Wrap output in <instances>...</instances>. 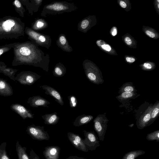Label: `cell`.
Segmentation results:
<instances>
[{
	"mask_svg": "<svg viewBox=\"0 0 159 159\" xmlns=\"http://www.w3.org/2000/svg\"><path fill=\"white\" fill-rule=\"evenodd\" d=\"M44 120V123L48 125H54L58 122L60 117L56 112L47 114L41 116Z\"/></svg>",
	"mask_w": 159,
	"mask_h": 159,
	"instance_id": "17",
	"label": "cell"
},
{
	"mask_svg": "<svg viewBox=\"0 0 159 159\" xmlns=\"http://www.w3.org/2000/svg\"><path fill=\"white\" fill-rule=\"evenodd\" d=\"M13 94V90L11 86L5 80L0 79V95L6 97Z\"/></svg>",
	"mask_w": 159,
	"mask_h": 159,
	"instance_id": "16",
	"label": "cell"
},
{
	"mask_svg": "<svg viewBox=\"0 0 159 159\" xmlns=\"http://www.w3.org/2000/svg\"><path fill=\"white\" fill-rule=\"evenodd\" d=\"M67 159H87L79 157L77 156H71L70 157Z\"/></svg>",
	"mask_w": 159,
	"mask_h": 159,
	"instance_id": "39",
	"label": "cell"
},
{
	"mask_svg": "<svg viewBox=\"0 0 159 159\" xmlns=\"http://www.w3.org/2000/svg\"><path fill=\"white\" fill-rule=\"evenodd\" d=\"M120 6L123 8H125L126 7V4L123 1H121L120 2Z\"/></svg>",
	"mask_w": 159,
	"mask_h": 159,
	"instance_id": "38",
	"label": "cell"
},
{
	"mask_svg": "<svg viewBox=\"0 0 159 159\" xmlns=\"http://www.w3.org/2000/svg\"><path fill=\"white\" fill-rule=\"evenodd\" d=\"M153 107L152 105L148 107L137 122V125L139 129H142L151 124V115Z\"/></svg>",
	"mask_w": 159,
	"mask_h": 159,
	"instance_id": "11",
	"label": "cell"
},
{
	"mask_svg": "<svg viewBox=\"0 0 159 159\" xmlns=\"http://www.w3.org/2000/svg\"><path fill=\"white\" fill-rule=\"evenodd\" d=\"M144 70H152V65L148 63H144L143 65Z\"/></svg>",
	"mask_w": 159,
	"mask_h": 159,
	"instance_id": "33",
	"label": "cell"
},
{
	"mask_svg": "<svg viewBox=\"0 0 159 159\" xmlns=\"http://www.w3.org/2000/svg\"><path fill=\"white\" fill-rule=\"evenodd\" d=\"M26 131L32 138L39 140H48L49 136L44 129V126H36L32 124L28 126Z\"/></svg>",
	"mask_w": 159,
	"mask_h": 159,
	"instance_id": "8",
	"label": "cell"
},
{
	"mask_svg": "<svg viewBox=\"0 0 159 159\" xmlns=\"http://www.w3.org/2000/svg\"><path fill=\"white\" fill-rule=\"evenodd\" d=\"M14 43L0 47V56L12 48Z\"/></svg>",
	"mask_w": 159,
	"mask_h": 159,
	"instance_id": "31",
	"label": "cell"
},
{
	"mask_svg": "<svg viewBox=\"0 0 159 159\" xmlns=\"http://www.w3.org/2000/svg\"><path fill=\"white\" fill-rule=\"evenodd\" d=\"M33 42L15 43L13 48L14 57L13 66L29 65L40 67L47 72L48 71L49 55L44 53Z\"/></svg>",
	"mask_w": 159,
	"mask_h": 159,
	"instance_id": "1",
	"label": "cell"
},
{
	"mask_svg": "<svg viewBox=\"0 0 159 159\" xmlns=\"http://www.w3.org/2000/svg\"><path fill=\"white\" fill-rule=\"evenodd\" d=\"M135 87L133 85L132 83L127 82L123 84L119 89V93L124 92H134L135 93Z\"/></svg>",
	"mask_w": 159,
	"mask_h": 159,
	"instance_id": "22",
	"label": "cell"
},
{
	"mask_svg": "<svg viewBox=\"0 0 159 159\" xmlns=\"http://www.w3.org/2000/svg\"><path fill=\"white\" fill-rule=\"evenodd\" d=\"M6 145V142L2 143L0 145V159H11L7 153Z\"/></svg>",
	"mask_w": 159,
	"mask_h": 159,
	"instance_id": "27",
	"label": "cell"
},
{
	"mask_svg": "<svg viewBox=\"0 0 159 159\" xmlns=\"http://www.w3.org/2000/svg\"><path fill=\"white\" fill-rule=\"evenodd\" d=\"M157 1L158 2H159V0H157Z\"/></svg>",
	"mask_w": 159,
	"mask_h": 159,
	"instance_id": "43",
	"label": "cell"
},
{
	"mask_svg": "<svg viewBox=\"0 0 159 159\" xmlns=\"http://www.w3.org/2000/svg\"><path fill=\"white\" fill-rule=\"evenodd\" d=\"M145 152L142 150L132 151L125 154L122 159H136L139 156L144 154Z\"/></svg>",
	"mask_w": 159,
	"mask_h": 159,
	"instance_id": "21",
	"label": "cell"
},
{
	"mask_svg": "<svg viewBox=\"0 0 159 159\" xmlns=\"http://www.w3.org/2000/svg\"><path fill=\"white\" fill-rule=\"evenodd\" d=\"M16 148L18 159H30L29 157L26 152V148L22 147L18 141L16 142Z\"/></svg>",
	"mask_w": 159,
	"mask_h": 159,
	"instance_id": "19",
	"label": "cell"
},
{
	"mask_svg": "<svg viewBox=\"0 0 159 159\" xmlns=\"http://www.w3.org/2000/svg\"><path fill=\"white\" fill-rule=\"evenodd\" d=\"M111 34L113 36H115L117 34V30L115 28H114Z\"/></svg>",
	"mask_w": 159,
	"mask_h": 159,
	"instance_id": "40",
	"label": "cell"
},
{
	"mask_svg": "<svg viewBox=\"0 0 159 159\" xmlns=\"http://www.w3.org/2000/svg\"><path fill=\"white\" fill-rule=\"evenodd\" d=\"M25 33L33 42L47 48H49L51 40L49 36L38 33L27 27L25 28Z\"/></svg>",
	"mask_w": 159,
	"mask_h": 159,
	"instance_id": "5",
	"label": "cell"
},
{
	"mask_svg": "<svg viewBox=\"0 0 159 159\" xmlns=\"http://www.w3.org/2000/svg\"><path fill=\"white\" fill-rule=\"evenodd\" d=\"M145 33L151 38H154L155 36V34L154 33L149 30H146L145 31Z\"/></svg>",
	"mask_w": 159,
	"mask_h": 159,
	"instance_id": "35",
	"label": "cell"
},
{
	"mask_svg": "<svg viewBox=\"0 0 159 159\" xmlns=\"http://www.w3.org/2000/svg\"><path fill=\"white\" fill-rule=\"evenodd\" d=\"M41 77L37 73L31 71H23L18 74L15 79L22 84L31 85Z\"/></svg>",
	"mask_w": 159,
	"mask_h": 159,
	"instance_id": "7",
	"label": "cell"
},
{
	"mask_svg": "<svg viewBox=\"0 0 159 159\" xmlns=\"http://www.w3.org/2000/svg\"><path fill=\"white\" fill-rule=\"evenodd\" d=\"M124 41L125 43L128 45H130L132 43L131 40L129 37H126L125 38Z\"/></svg>",
	"mask_w": 159,
	"mask_h": 159,
	"instance_id": "36",
	"label": "cell"
},
{
	"mask_svg": "<svg viewBox=\"0 0 159 159\" xmlns=\"http://www.w3.org/2000/svg\"><path fill=\"white\" fill-rule=\"evenodd\" d=\"M76 8V6L74 4L66 2H52L44 6L41 15L45 16L48 14L55 15L69 12Z\"/></svg>",
	"mask_w": 159,
	"mask_h": 159,
	"instance_id": "3",
	"label": "cell"
},
{
	"mask_svg": "<svg viewBox=\"0 0 159 159\" xmlns=\"http://www.w3.org/2000/svg\"><path fill=\"white\" fill-rule=\"evenodd\" d=\"M58 43L57 45H59V46H60L63 50L68 52V49H69L70 51V50L69 48L70 49L71 47L69 45L67 40L64 35L60 34L58 39Z\"/></svg>",
	"mask_w": 159,
	"mask_h": 159,
	"instance_id": "23",
	"label": "cell"
},
{
	"mask_svg": "<svg viewBox=\"0 0 159 159\" xmlns=\"http://www.w3.org/2000/svg\"><path fill=\"white\" fill-rule=\"evenodd\" d=\"M29 158L30 159H40L32 149L30 151Z\"/></svg>",
	"mask_w": 159,
	"mask_h": 159,
	"instance_id": "32",
	"label": "cell"
},
{
	"mask_svg": "<svg viewBox=\"0 0 159 159\" xmlns=\"http://www.w3.org/2000/svg\"><path fill=\"white\" fill-rule=\"evenodd\" d=\"M125 59L127 62L129 63H133L135 61V60L134 58L132 57H127Z\"/></svg>",
	"mask_w": 159,
	"mask_h": 159,
	"instance_id": "37",
	"label": "cell"
},
{
	"mask_svg": "<svg viewBox=\"0 0 159 159\" xmlns=\"http://www.w3.org/2000/svg\"><path fill=\"white\" fill-rule=\"evenodd\" d=\"M146 139L148 141L156 140L157 142L159 141V130L155 131L150 133L147 134Z\"/></svg>",
	"mask_w": 159,
	"mask_h": 159,
	"instance_id": "29",
	"label": "cell"
},
{
	"mask_svg": "<svg viewBox=\"0 0 159 159\" xmlns=\"http://www.w3.org/2000/svg\"><path fill=\"white\" fill-rule=\"evenodd\" d=\"M68 138L72 144L77 149L87 152L89 150L84 143L83 139L78 135L72 132L67 133Z\"/></svg>",
	"mask_w": 159,
	"mask_h": 159,
	"instance_id": "10",
	"label": "cell"
},
{
	"mask_svg": "<svg viewBox=\"0 0 159 159\" xmlns=\"http://www.w3.org/2000/svg\"><path fill=\"white\" fill-rule=\"evenodd\" d=\"M134 125V124H131L129 125V126L130 127H132Z\"/></svg>",
	"mask_w": 159,
	"mask_h": 159,
	"instance_id": "41",
	"label": "cell"
},
{
	"mask_svg": "<svg viewBox=\"0 0 159 159\" xmlns=\"http://www.w3.org/2000/svg\"><path fill=\"white\" fill-rule=\"evenodd\" d=\"M83 66L86 77L90 82L96 84L103 83L104 81L101 73L94 65L84 61Z\"/></svg>",
	"mask_w": 159,
	"mask_h": 159,
	"instance_id": "4",
	"label": "cell"
},
{
	"mask_svg": "<svg viewBox=\"0 0 159 159\" xmlns=\"http://www.w3.org/2000/svg\"><path fill=\"white\" fill-rule=\"evenodd\" d=\"M44 20L39 19L37 20L32 25L33 29L38 30L46 28V23Z\"/></svg>",
	"mask_w": 159,
	"mask_h": 159,
	"instance_id": "28",
	"label": "cell"
},
{
	"mask_svg": "<svg viewBox=\"0 0 159 159\" xmlns=\"http://www.w3.org/2000/svg\"><path fill=\"white\" fill-rule=\"evenodd\" d=\"M159 113V102L157 101L153 105L151 117V123L152 124L158 116Z\"/></svg>",
	"mask_w": 159,
	"mask_h": 159,
	"instance_id": "25",
	"label": "cell"
},
{
	"mask_svg": "<svg viewBox=\"0 0 159 159\" xmlns=\"http://www.w3.org/2000/svg\"><path fill=\"white\" fill-rule=\"evenodd\" d=\"M27 103L31 107H48V105L50 104L49 101L40 96H35L29 98L27 100Z\"/></svg>",
	"mask_w": 159,
	"mask_h": 159,
	"instance_id": "14",
	"label": "cell"
},
{
	"mask_svg": "<svg viewBox=\"0 0 159 159\" xmlns=\"http://www.w3.org/2000/svg\"><path fill=\"white\" fill-rule=\"evenodd\" d=\"M25 29V23L19 18L8 16L0 19V40L22 38Z\"/></svg>",
	"mask_w": 159,
	"mask_h": 159,
	"instance_id": "2",
	"label": "cell"
},
{
	"mask_svg": "<svg viewBox=\"0 0 159 159\" xmlns=\"http://www.w3.org/2000/svg\"><path fill=\"white\" fill-rule=\"evenodd\" d=\"M60 148L57 146L45 147L43 154L46 159H59Z\"/></svg>",
	"mask_w": 159,
	"mask_h": 159,
	"instance_id": "15",
	"label": "cell"
},
{
	"mask_svg": "<svg viewBox=\"0 0 159 159\" xmlns=\"http://www.w3.org/2000/svg\"><path fill=\"white\" fill-rule=\"evenodd\" d=\"M70 107L71 108H75L77 106V100L76 98L73 95H71L68 97Z\"/></svg>",
	"mask_w": 159,
	"mask_h": 159,
	"instance_id": "30",
	"label": "cell"
},
{
	"mask_svg": "<svg viewBox=\"0 0 159 159\" xmlns=\"http://www.w3.org/2000/svg\"><path fill=\"white\" fill-rule=\"evenodd\" d=\"M158 8H159V4H158Z\"/></svg>",
	"mask_w": 159,
	"mask_h": 159,
	"instance_id": "42",
	"label": "cell"
},
{
	"mask_svg": "<svg viewBox=\"0 0 159 159\" xmlns=\"http://www.w3.org/2000/svg\"><path fill=\"white\" fill-rule=\"evenodd\" d=\"M102 49L107 52L110 51L111 50V46L108 44H104L101 45Z\"/></svg>",
	"mask_w": 159,
	"mask_h": 159,
	"instance_id": "34",
	"label": "cell"
},
{
	"mask_svg": "<svg viewBox=\"0 0 159 159\" xmlns=\"http://www.w3.org/2000/svg\"><path fill=\"white\" fill-rule=\"evenodd\" d=\"M66 72V69L64 65L59 62L55 66L52 73L53 75L57 77L63 76Z\"/></svg>",
	"mask_w": 159,
	"mask_h": 159,
	"instance_id": "20",
	"label": "cell"
},
{
	"mask_svg": "<svg viewBox=\"0 0 159 159\" xmlns=\"http://www.w3.org/2000/svg\"><path fill=\"white\" fill-rule=\"evenodd\" d=\"M13 4L16 11L20 16L24 17L25 10L23 7L20 1L18 0H15L13 2Z\"/></svg>",
	"mask_w": 159,
	"mask_h": 159,
	"instance_id": "26",
	"label": "cell"
},
{
	"mask_svg": "<svg viewBox=\"0 0 159 159\" xmlns=\"http://www.w3.org/2000/svg\"><path fill=\"white\" fill-rule=\"evenodd\" d=\"M108 121V120L104 114L98 115L93 120L94 129L97 133L99 139L101 141L104 140Z\"/></svg>",
	"mask_w": 159,
	"mask_h": 159,
	"instance_id": "6",
	"label": "cell"
},
{
	"mask_svg": "<svg viewBox=\"0 0 159 159\" xmlns=\"http://www.w3.org/2000/svg\"><path fill=\"white\" fill-rule=\"evenodd\" d=\"M10 108L18 114L23 119L33 118L34 114L29 110L23 105L17 103L12 104Z\"/></svg>",
	"mask_w": 159,
	"mask_h": 159,
	"instance_id": "12",
	"label": "cell"
},
{
	"mask_svg": "<svg viewBox=\"0 0 159 159\" xmlns=\"http://www.w3.org/2000/svg\"><path fill=\"white\" fill-rule=\"evenodd\" d=\"M93 116L90 115L83 114L78 116L73 122V125L79 127L88 123L93 119Z\"/></svg>",
	"mask_w": 159,
	"mask_h": 159,
	"instance_id": "18",
	"label": "cell"
},
{
	"mask_svg": "<svg viewBox=\"0 0 159 159\" xmlns=\"http://www.w3.org/2000/svg\"><path fill=\"white\" fill-rule=\"evenodd\" d=\"M136 94V93L124 92L116 97V98L120 101H126L134 98Z\"/></svg>",
	"mask_w": 159,
	"mask_h": 159,
	"instance_id": "24",
	"label": "cell"
},
{
	"mask_svg": "<svg viewBox=\"0 0 159 159\" xmlns=\"http://www.w3.org/2000/svg\"><path fill=\"white\" fill-rule=\"evenodd\" d=\"M39 87L45 91L46 94L53 97L61 106L64 105V102L62 97L59 93L54 88L47 85L40 86Z\"/></svg>",
	"mask_w": 159,
	"mask_h": 159,
	"instance_id": "13",
	"label": "cell"
},
{
	"mask_svg": "<svg viewBox=\"0 0 159 159\" xmlns=\"http://www.w3.org/2000/svg\"><path fill=\"white\" fill-rule=\"evenodd\" d=\"M84 139H83L84 144L89 150L93 151L100 146L99 139L93 131L84 130Z\"/></svg>",
	"mask_w": 159,
	"mask_h": 159,
	"instance_id": "9",
	"label": "cell"
}]
</instances>
